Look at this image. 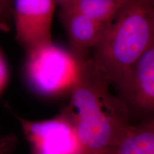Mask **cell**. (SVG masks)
<instances>
[{"mask_svg":"<svg viewBox=\"0 0 154 154\" xmlns=\"http://www.w3.org/2000/svg\"><path fill=\"white\" fill-rule=\"evenodd\" d=\"M76 60L69 105L84 154H103L129 129V111L119 96L111 94L112 83L91 58Z\"/></svg>","mask_w":154,"mask_h":154,"instance_id":"cell-1","label":"cell"},{"mask_svg":"<svg viewBox=\"0 0 154 154\" xmlns=\"http://www.w3.org/2000/svg\"><path fill=\"white\" fill-rule=\"evenodd\" d=\"M154 0H133L110 23L92 61L115 84L154 47Z\"/></svg>","mask_w":154,"mask_h":154,"instance_id":"cell-2","label":"cell"},{"mask_svg":"<svg viewBox=\"0 0 154 154\" xmlns=\"http://www.w3.org/2000/svg\"><path fill=\"white\" fill-rule=\"evenodd\" d=\"M26 51L24 74L32 91L49 97L71 90L77 71V61L72 53L53 42Z\"/></svg>","mask_w":154,"mask_h":154,"instance_id":"cell-3","label":"cell"},{"mask_svg":"<svg viewBox=\"0 0 154 154\" xmlns=\"http://www.w3.org/2000/svg\"><path fill=\"white\" fill-rule=\"evenodd\" d=\"M14 114L32 154H84L69 105L48 120L31 121Z\"/></svg>","mask_w":154,"mask_h":154,"instance_id":"cell-4","label":"cell"},{"mask_svg":"<svg viewBox=\"0 0 154 154\" xmlns=\"http://www.w3.org/2000/svg\"><path fill=\"white\" fill-rule=\"evenodd\" d=\"M114 84L130 116L132 112L151 114L154 109V47L147 50Z\"/></svg>","mask_w":154,"mask_h":154,"instance_id":"cell-5","label":"cell"},{"mask_svg":"<svg viewBox=\"0 0 154 154\" xmlns=\"http://www.w3.org/2000/svg\"><path fill=\"white\" fill-rule=\"evenodd\" d=\"M54 0H14L12 20L18 42L29 50L52 42Z\"/></svg>","mask_w":154,"mask_h":154,"instance_id":"cell-6","label":"cell"},{"mask_svg":"<svg viewBox=\"0 0 154 154\" xmlns=\"http://www.w3.org/2000/svg\"><path fill=\"white\" fill-rule=\"evenodd\" d=\"M59 17L68 36L72 55L77 60L88 57L110 24L99 22L73 7L61 8Z\"/></svg>","mask_w":154,"mask_h":154,"instance_id":"cell-7","label":"cell"},{"mask_svg":"<svg viewBox=\"0 0 154 154\" xmlns=\"http://www.w3.org/2000/svg\"><path fill=\"white\" fill-rule=\"evenodd\" d=\"M103 154H154L153 119L131 125L119 143Z\"/></svg>","mask_w":154,"mask_h":154,"instance_id":"cell-8","label":"cell"},{"mask_svg":"<svg viewBox=\"0 0 154 154\" xmlns=\"http://www.w3.org/2000/svg\"><path fill=\"white\" fill-rule=\"evenodd\" d=\"M133 0H76L69 7L103 23H111Z\"/></svg>","mask_w":154,"mask_h":154,"instance_id":"cell-9","label":"cell"},{"mask_svg":"<svg viewBox=\"0 0 154 154\" xmlns=\"http://www.w3.org/2000/svg\"><path fill=\"white\" fill-rule=\"evenodd\" d=\"M14 0H0V30L8 32L12 22Z\"/></svg>","mask_w":154,"mask_h":154,"instance_id":"cell-10","label":"cell"},{"mask_svg":"<svg viewBox=\"0 0 154 154\" xmlns=\"http://www.w3.org/2000/svg\"><path fill=\"white\" fill-rule=\"evenodd\" d=\"M17 145V138L14 134L0 132V154H14Z\"/></svg>","mask_w":154,"mask_h":154,"instance_id":"cell-11","label":"cell"},{"mask_svg":"<svg viewBox=\"0 0 154 154\" xmlns=\"http://www.w3.org/2000/svg\"><path fill=\"white\" fill-rule=\"evenodd\" d=\"M9 79V72L2 54L0 51V94L5 89Z\"/></svg>","mask_w":154,"mask_h":154,"instance_id":"cell-12","label":"cell"},{"mask_svg":"<svg viewBox=\"0 0 154 154\" xmlns=\"http://www.w3.org/2000/svg\"><path fill=\"white\" fill-rule=\"evenodd\" d=\"M54 2L56 5L60 6L61 8H64L72 5L76 2V0H54Z\"/></svg>","mask_w":154,"mask_h":154,"instance_id":"cell-13","label":"cell"}]
</instances>
